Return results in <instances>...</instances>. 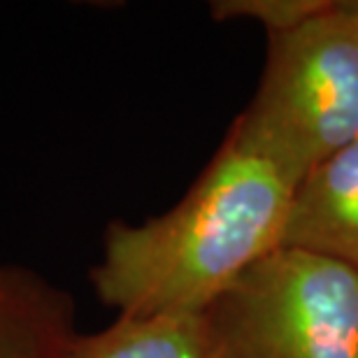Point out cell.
<instances>
[{
    "mask_svg": "<svg viewBox=\"0 0 358 358\" xmlns=\"http://www.w3.org/2000/svg\"><path fill=\"white\" fill-rule=\"evenodd\" d=\"M68 358H212V345L203 312L119 317L77 335Z\"/></svg>",
    "mask_w": 358,
    "mask_h": 358,
    "instance_id": "obj_6",
    "label": "cell"
},
{
    "mask_svg": "<svg viewBox=\"0 0 358 358\" xmlns=\"http://www.w3.org/2000/svg\"><path fill=\"white\" fill-rule=\"evenodd\" d=\"M228 133L296 189L358 140V12L349 0L268 35L259 87Z\"/></svg>",
    "mask_w": 358,
    "mask_h": 358,
    "instance_id": "obj_2",
    "label": "cell"
},
{
    "mask_svg": "<svg viewBox=\"0 0 358 358\" xmlns=\"http://www.w3.org/2000/svg\"><path fill=\"white\" fill-rule=\"evenodd\" d=\"M293 193L270 161L226 133L175 207L107 226L93 291L119 317L203 312L282 247Z\"/></svg>",
    "mask_w": 358,
    "mask_h": 358,
    "instance_id": "obj_1",
    "label": "cell"
},
{
    "mask_svg": "<svg viewBox=\"0 0 358 358\" xmlns=\"http://www.w3.org/2000/svg\"><path fill=\"white\" fill-rule=\"evenodd\" d=\"M349 3H352V7L358 12V0H349Z\"/></svg>",
    "mask_w": 358,
    "mask_h": 358,
    "instance_id": "obj_8",
    "label": "cell"
},
{
    "mask_svg": "<svg viewBox=\"0 0 358 358\" xmlns=\"http://www.w3.org/2000/svg\"><path fill=\"white\" fill-rule=\"evenodd\" d=\"M335 0H214L210 14L217 21L252 19L266 33H286L324 14Z\"/></svg>",
    "mask_w": 358,
    "mask_h": 358,
    "instance_id": "obj_7",
    "label": "cell"
},
{
    "mask_svg": "<svg viewBox=\"0 0 358 358\" xmlns=\"http://www.w3.org/2000/svg\"><path fill=\"white\" fill-rule=\"evenodd\" d=\"M212 358H358V270L277 247L203 310Z\"/></svg>",
    "mask_w": 358,
    "mask_h": 358,
    "instance_id": "obj_3",
    "label": "cell"
},
{
    "mask_svg": "<svg viewBox=\"0 0 358 358\" xmlns=\"http://www.w3.org/2000/svg\"><path fill=\"white\" fill-rule=\"evenodd\" d=\"M282 245L331 256L358 270V140L298 184Z\"/></svg>",
    "mask_w": 358,
    "mask_h": 358,
    "instance_id": "obj_4",
    "label": "cell"
},
{
    "mask_svg": "<svg viewBox=\"0 0 358 358\" xmlns=\"http://www.w3.org/2000/svg\"><path fill=\"white\" fill-rule=\"evenodd\" d=\"M80 335L75 303L24 266H0V358H68Z\"/></svg>",
    "mask_w": 358,
    "mask_h": 358,
    "instance_id": "obj_5",
    "label": "cell"
}]
</instances>
